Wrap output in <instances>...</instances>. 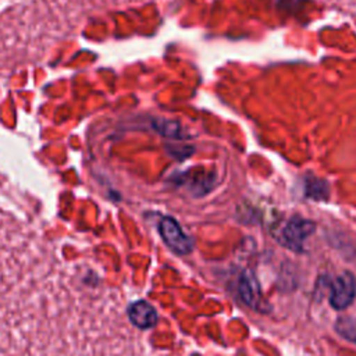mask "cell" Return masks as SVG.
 Wrapping results in <instances>:
<instances>
[{
    "label": "cell",
    "instance_id": "cell-1",
    "mask_svg": "<svg viewBox=\"0 0 356 356\" xmlns=\"http://www.w3.org/2000/svg\"><path fill=\"white\" fill-rule=\"evenodd\" d=\"M316 224L303 217H292L280 229L277 241L292 252H302L305 241L314 232Z\"/></svg>",
    "mask_w": 356,
    "mask_h": 356
},
{
    "label": "cell",
    "instance_id": "cell-2",
    "mask_svg": "<svg viewBox=\"0 0 356 356\" xmlns=\"http://www.w3.org/2000/svg\"><path fill=\"white\" fill-rule=\"evenodd\" d=\"M330 288V305L335 310H343L356 296V277L350 271H343L334 278Z\"/></svg>",
    "mask_w": 356,
    "mask_h": 356
},
{
    "label": "cell",
    "instance_id": "cell-3",
    "mask_svg": "<svg viewBox=\"0 0 356 356\" xmlns=\"http://www.w3.org/2000/svg\"><path fill=\"white\" fill-rule=\"evenodd\" d=\"M159 231L168 248L177 254H188L193 249L192 239L182 231L181 225L171 217H164L160 220Z\"/></svg>",
    "mask_w": 356,
    "mask_h": 356
},
{
    "label": "cell",
    "instance_id": "cell-4",
    "mask_svg": "<svg viewBox=\"0 0 356 356\" xmlns=\"http://www.w3.org/2000/svg\"><path fill=\"white\" fill-rule=\"evenodd\" d=\"M238 293L246 306H249L254 310L264 309L261 288H260L259 280H257L256 274L253 273V270L246 268L242 271L239 281H238Z\"/></svg>",
    "mask_w": 356,
    "mask_h": 356
},
{
    "label": "cell",
    "instance_id": "cell-5",
    "mask_svg": "<svg viewBox=\"0 0 356 356\" xmlns=\"http://www.w3.org/2000/svg\"><path fill=\"white\" fill-rule=\"evenodd\" d=\"M127 316L131 324L140 330H147L157 323L159 314L156 309L146 300H136L128 306Z\"/></svg>",
    "mask_w": 356,
    "mask_h": 356
},
{
    "label": "cell",
    "instance_id": "cell-6",
    "mask_svg": "<svg viewBox=\"0 0 356 356\" xmlns=\"http://www.w3.org/2000/svg\"><path fill=\"white\" fill-rule=\"evenodd\" d=\"M335 331L349 342L356 343V317L343 316L335 323Z\"/></svg>",
    "mask_w": 356,
    "mask_h": 356
}]
</instances>
